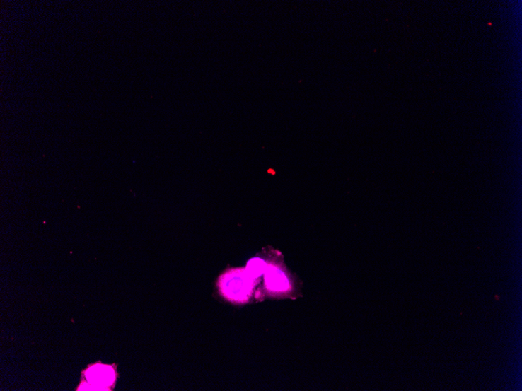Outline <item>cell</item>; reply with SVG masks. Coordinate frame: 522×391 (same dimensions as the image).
I'll list each match as a JSON object with an SVG mask.
<instances>
[{
	"mask_svg": "<svg viewBox=\"0 0 522 391\" xmlns=\"http://www.w3.org/2000/svg\"><path fill=\"white\" fill-rule=\"evenodd\" d=\"M257 281L247 269H232L220 276L219 288L223 297L231 302L243 303L253 295Z\"/></svg>",
	"mask_w": 522,
	"mask_h": 391,
	"instance_id": "1",
	"label": "cell"
},
{
	"mask_svg": "<svg viewBox=\"0 0 522 391\" xmlns=\"http://www.w3.org/2000/svg\"><path fill=\"white\" fill-rule=\"evenodd\" d=\"M265 276V284L268 291L273 294H284L291 288L289 276L284 269L274 263H268Z\"/></svg>",
	"mask_w": 522,
	"mask_h": 391,
	"instance_id": "2",
	"label": "cell"
},
{
	"mask_svg": "<svg viewBox=\"0 0 522 391\" xmlns=\"http://www.w3.org/2000/svg\"><path fill=\"white\" fill-rule=\"evenodd\" d=\"M267 265V262L263 259L257 257L251 259L248 262L245 269H247V272L252 277L258 281L259 278L264 275Z\"/></svg>",
	"mask_w": 522,
	"mask_h": 391,
	"instance_id": "3",
	"label": "cell"
}]
</instances>
